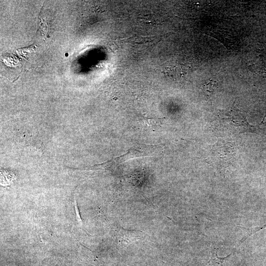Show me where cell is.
I'll list each match as a JSON object with an SVG mask.
<instances>
[{"label": "cell", "instance_id": "cell-2", "mask_svg": "<svg viewBox=\"0 0 266 266\" xmlns=\"http://www.w3.org/2000/svg\"><path fill=\"white\" fill-rule=\"evenodd\" d=\"M235 152L232 144L219 140L212 146L209 155L205 161L218 170H224L233 166Z\"/></svg>", "mask_w": 266, "mask_h": 266}, {"label": "cell", "instance_id": "cell-7", "mask_svg": "<svg viewBox=\"0 0 266 266\" xmlns=\"http://www.w3.org/2000/svg\"><path fill=\"white\" fill-rule=\"evenodd\" d=\"M74 209H75V211L76 213V217L77 222L81 226H82V221L80 217V213H79V209H78L77 201H76L75 194H74Z\"/></svg>", "mask_w": 266, "mask_h": 266}, {"label": "cell", "instance_id": "cell-6", "mask_svg": "<svg viewBox=\"0 0 266 266\" xmlns=\"http://www.w3.org/2000/svg\"><path fill=\"white\" fill-rule=\"evenodd\" d=\"M161 118H144L143 121H144L148 125L151 127H155L161 125Z\"/></svg>", "mask_w": 266, "mask_h": 266}, {"label": "cell", "instance_id": "cell-3", "mask_svg": "<svg viewBox=\"0 0 266 266\" xmlns=\"http://www.w3.org/2000/svg\"><path fill=\"white\" fill-rule=\"evenodd\" d=\"M160 145H142L130 149L125 154L100 165V167L110 168L114 164L122 163L131 159L151 156L161 148Z\"/></svg>", "mask_w": 266, "mask_h": 266}, {"label": "cell", "instance_id": "cell-4", "mask_svg": "<svg viewBox=\"0 0 266 266\" xmlns=\"http://www.w3.org/2000/svg\"><path fill=\"white\" fill-rule=\"evenodd\" d=\"M266 225L263 226L262 227H255L251 228H246L241 226H237V227L241 229L243 233L244 234L243 237L239 241V242L237 244L236 247L240 246L243 242H244L248 237H249L252 234L255 233H256L265 229Z\"/></svg>", "mask_w": 266, "mask_h": 266}, {"label": "cell", "instance_id": "cell-1", "mask_svg": "<svg viewBox=\"0 0 266 266\" xmlns=\"http://www.w3.org/2000/svg\"><path fill=\"white\" fill-rule=\"evenodd\" d=\"M214 121L216 128L231 134L256 132L259 129L258 126L249 124L244 114L236 107L220 111Z\"/></svg>", "mask_w": 266, "mask_h": 266}, {"label": "cell", "instance_id": "cell-5", "mask_svg": "<svg viewBox=\"0 0 266 266\" xmlns=\"http://www.w3.org/2000/svg\"><path fill=\"white\" fill-rule=\"evenodd\" d=\"M217 250L214 251L208 261L207 266H222L224 259L228 258L230 255L224 258H220L217 255Z\"/></svg>", "mask_w": 266, "mask_h": 266}]
</instances>
